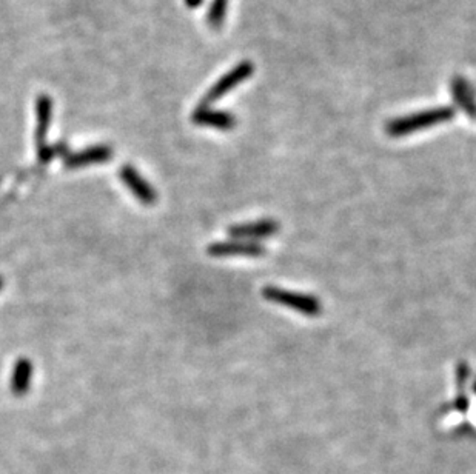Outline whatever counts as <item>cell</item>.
Returning <instances> with one entry per match:
<instances>
[{
	"mask_svg": "<svg viewBox=\"0 0 476 474\" xmlns=\"http://www.w3.org/2000/svg\"><path fill=\"white\" fill-rule=\"evenodd\" d=\"M456 116V110L453 107H436L430 110H423L418 113H413L404 117H396L393 121L387 122L385 133L390 137H404L419 131L429 129L436 125L446 123L453 121Z\"/></svg>",
	"mask_w": 476,
	"mask_h": 474,
	"instance_id": "obj_1",
	"label": "cell"
},
{
	"mask_svg": "<svg viewBox=\"0 0 476 474\" xmlns=\"http://www.w3.org/2000/svg\"><path fill=\"white\" fill-rule=\"evenodd\" d=\"M262 296L268 302L283 305V307L298 311L299 314H304L307 317H318L322 313L321 301L310 295L288 291L279 288V286H264L262 288Z\"/></svg>",
	"mask_w": 476,
	"mask_h": 474,
	"instance_id": "obj_2",
	"label": "cell"
},
{
	"mask_svg": "<svg viewBox=\"0 0 476 474\" xmlns=\"http://www.w3.org/2000/svg\"><path fill=\"white\" fill-rule=\"evenodd\" d=\"M254 73V65L250 60L239 62L233 70H230L228 73H225L224 76L217 80V82L211 86V88L206 91V95L204 97V105H209L219 101L224 96H227L231 90H235L237 85H241L242 82H246L247 79L253 76Z\"/></svg>",
	"mask_w": 476,
	"mask_h": 474,
	"instance_id": "obj_3",
	"label": "cell"
},
{
	"mask_svg": "<svg viewBox=\"0 0 476 474\" xmlns=\"http://www.w3.org/2000/svg\"><path fill=\"white\" fill-rule=\"evenodd\" d=\"M211 258H264L267 249L258 242L230 240L216 242L206 248Z\"/></svg>",
	"mask_w": 476,
	"mask_h": 474,
	"instance_id": "obj_4",
	"label": "cell"
},
{
	"mask_svg": "<svg viewBox=\"0 0 476 474\" xmlns=\"http://www.w3.org/2000/svg\"><path fill=\"white\" fill-rule=\"evenodd\" d=\"M279 232V223L273 219H261L256 222L248 223H239V225H233L227 229L230 237L237 240H259V239H268Z\"/></svg>",
	"mask_w": 476,
	"mask_h": 474,
	"instance_id": "obj_5",
	"label": "cell"
},
{
	"mask_svg": "<svg viewBox=\"0 0 476 474\" xmlns=\"http://www.w3.org/2000/svg\"><path fill=\"white\" fill-rule=\"evenodd\" d=\"M119 176H121L125 186L131 191V195H134L142 205H154L158 201V195H156L153 186L141 176V173L134 166L123 165L119 171Z\"/></svg>",
	"mask_w": 476,
	"mask_h": 474,
	"instance_id": "obj_6",
	"label": "cell"
},
{
	"mask_svg": "<svg viewBox=\"0 0 476 474\" xmlns=\"http://www.w3.org/2000/svg\"><path fill=\"white\" fill-rule=\"evenodd\" d=\"M193 123L199 127H210L219 131H231L236 127V117L228 111L213 110L209 105H200L191 116Z\"/></svg>",
	"mask_w": 476,
	"mask_h": 474,
	"instance_id": "obj_7",
	"label": "cell"
},
{
	"mask_svg": "<svg viewBox=\"0 0 476 474\" xmlns=\"http://www.w3.org/2000/svg\"><path fill=\"white\" fill-rule=\"evenodd\" d=\"M450 95H452L456 107L464 111L468 118L476 121V92L466 77H452V80H450Z\"/></svg>",
	"mask_w": 476,
	"mask_h": 474,
	"instance_id": "obj_8",
	"label": "cell"
},
{
	"mask_svg": "<svg viewBox=\"0 0 476 474\" xmlns=\"http://www.w3.org/2000/svg\"><path fill=\"white\" fill-rule=\"evenodd\" d=\"M112 159V149L106 145L90 147L78 153H68L65 155L64 164L67 168L76 170V168L90 166L93 164H104Z\"/></svg>",
	"mask_w": 476,
	"mask_h": 474,
	"instance_id": "obj_9",
	"label": "cell"
},
{
	"mask_svg": "<svg viewBox=\"0 0 476 474\" xmlns=\"http://www.w3.org/2000/svg\"><path fill=\"white\" fill-rule=\"evenodd\" d=\"M36 113H37L36 140H37V145H39V148H40L43 145H47L48 129H49V125H51V116H53L51 97L47 96V95H42V96L37 97Z\"/></svg>",
	"mask_w": 476,
	"mask_h": 474,
	"instance_id": "obj_10",
	"label": "cell"
},
{
	"mask_svg": "<svg viewBox=\"0 0 476 474\" xmlns=\"http://www.w3.org/2000/svg\"><path fill=\"white\" fill-rule=\"evenodd\" d=\"M31 377H33V364L29 359L22 358L17 360V364L12 370L11 377V390L16 396H23L29 390Z\"/></svg>",
	"mask_w": 476,
	"mask_h": 474,
	"instance_id": "obj_11",
	"label": "cell"
},
{
	"mask_svg": "<svg viewBox=\"0 0 476 474\" xmlns=\"http://www.w3.org/2000/svg\"><path fill=\"white\" fill-rule=\"evenodd\" d=\"M228 0H211L209 14H206V22H209L213 29H219L224 25L225 14H227Z\"/></svg>",
	"mask_w": 476,
	"mask_h": 474,
	"instance_id": "obj_12",
	"label": "cell"
},
{
	"mask_svg": "<svg viewBox=\"0 0 476 474\" xmlns=\"http://www.w3.org/2000/svg\"><path fill=\"white\" fill-rule=\"evenodd\" d=\"M468 379H471V366L466 362H460L458 366H456V386L460 388V392L464 390Z\"/></svg>",
	"mask_w": 476,
	"mask_h": 474,
	"instance_id": "obj_13",
	"label": "cell"
},
{
	"mask_svg": "<svg viewBox=\"0 0 476 474\" xmlns=\"http://www.w3.org/2000/svg\"><path fill=\"white\" fill-rule=\"evenodd\" d=\"M468 407H471V401H468V396L466 395L464 391L458 392V396H456L455 402H453V408L456 411H460V413H467Z\"/></svg>",
	"mask_w": 476,
	"mask_h": 474,
	"instance_id": "obj_14",
	"label": "cell"
},
{
	"mask_svg": "<svg viewBox=\"0 0 476 474\" xmlns=\"http://www.w3.org/2000/svg\"><path fill=\"white\" fill-rule=\"evenodd\" d=\"M185 3L190 10H196V8H199L200 5H202V0H185Z\"/></svg>",
	"mask_w": 476,
	"mask_h": 474,
	"instance_id": "obj_15",
	"label": "cell"
},
{
	"mask_svg": "<svg viewBox=\"0 0 476 474\" xmlns=\"http://www.w3.org/2000/svg\"><path fill=\"white\" fill-rule=\"evenodd\" d=\"M2 288H3V279L0 277V291H2Z\"/></svg>",
	"mask_w": 476,
	"mask_h": 474,
	"instance_id": "obj_16",
	"label": "cell"
},
{
	"mask_svg": "<svg viewBox=\"0 0 476 474\" xmlns=\"http://www.w3.org/2000/svg\"><path fill=\"white\" fill-rule=\"evenodd\" d=\"M473 391H475V395H476V379H475V382H473Z\"/></svg>",
	"mask_w": 476,
	"mask_h": 474,
	"instance_id": "obj_17",
	"label": "cell"
}]
</instances>
